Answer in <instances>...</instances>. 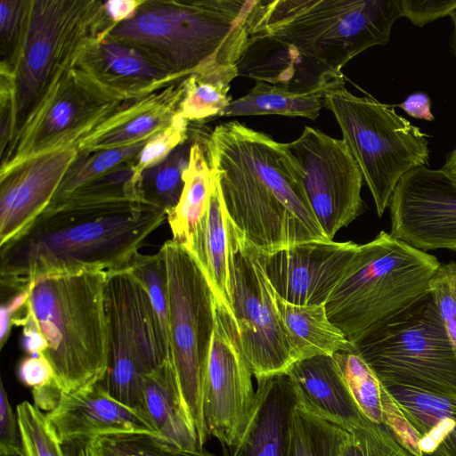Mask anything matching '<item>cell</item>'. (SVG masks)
Returning a JSON list of instances; mask_svg holds the SVG:
<instances>
[{
    "label": "cell",
    "instance_id": "1",
    "mask_svg": "<svg viewBox=\"0 0 456 456\" xmlns=\"http://www.w3.org/2000/svg\"><path fill=\"white\" fill-rule=\"evenodd\" d=\"M166 218L144 202L47 208L0 246L2 294L10 297L45 276L127 268Z\"/></svg>",
    "mask_w": 456,
    "mask_h": 456
},
{
    "label": "cell",
    "instance_id": "2",
    "mask_svg": "<svg viewBox=\"0 0 456 456\" xmlns=\"http://www.w3.org/2000/svg\"><path fill=\"white\" fill-rule=\"evenodd\" d=\"M232 224L269 253L330 241L284 159L280 142L237 121L218 125L205 141Z\"/></svg>",
    "mask_w": 456,
    "mask_h": 456
},
{
    "label": "cell",
    "instance_id": "3",
    "mask_svg": "<svg viewBox=\"0 0 456 456\" xmlns=\"http://www.w3.org/2000/svg\"><path fill=\"white\" fill-rule=\"evenodd\" d=\"M258 0L143 1L104 37L134 47L176 81L214 64H237L249 45Z\"/></svg>",
    "mask_w": 456,
    "mask_h": 456
},
{
    "label": "cell",
    "instance_id": "4",
    "mask_svg": "<svg viewBox=\"0 0 456 456\" xmlns=\"http://www.w3.org/2000/svg\"><path fill=\"white\" fill-rule=\"evenodd\" d=\"M401 18L399 0H258L250 38L281 48L289 77L294 64L340 71L365 50L388 43Z\"/></svg>",
    "mask_w": 456,
    "mask_h": 456
},
{
    "label": "cell",
    "instance_id": "5",
    "mask_svg": "<svg viewBox=\"0 0 456 456\" xmlns=\"http://www.w3.org/2000/svg\"><path fill=\"white\" fill-rule=\"evenodd\" d=\"M105 271L38 278L12 322H30L45 337L42 354L63 394L101 382L108 364Z\"/></svg>",
    "mask_w": 456,
    "mask_h": 456
},
{
    "label": "cell",
    "instance_id": "6",
    "mask_svg": "<svg viewBox=\"0 0 456 456\" xmlns=\"http://www.w3.org/2000/svg\"><path fill=\"white\" fill-rule=\"evenodd\" d=\"M112 25L100 1H28L15 52L1 62V94L11 107L9 147L85 46Z\"/></svg>",
    "mask_w": 456,
    "mask_h": 456
},
{
    "label": "cell",
    "instance_id": "7",
    "mask_svg": "<svg viewBox=\"0 0 456 456\" xmlns=\"http://www.w3.org/2000/svg\"><path fill=\"white\" fill-rule=\"evenodd\" d=\"M441 263L381 231L360 244L325 303L327 315L354 346L429 292Z\"/></svg>",
    "mask_w": 456,
    "mask_h": 456
},
{
    "label": "cell",
    "instance_id": "8",
    "mask_svg": "<svg viewBox=\"0 0 456 456\" xmlns=\"http://www.w3.org/2000/svg\"><path fill=\"white\" fill-rule=\"evenodd\" d=\"M324 107L334 114L381 217L400 180L416 167H428V134L399 115L394 105L350 93L342 71L330 77Z\"/></svg>",
    "mask_w": 456,
    "mask_h": 456
},
{
    "label": "cell",
    "instance_id": "9",
    "mask_svg": "<svg viewBox=\"0 0 456 456\" xmlns=\"http://www.w3.org/2000/svg\"><path fill=\"white\" fill-rule=\"evenodd\" d=\"M159 251L167 274L170 355L203 447L208 437L203 385L216 322V297L203 269L183 244L169 240Z\"/></svg>",
    "mask_w": 456,
    "mask_h": 456
},
{
    "label": "cell",
    "instance_id": "10",
    "mask_svg": "<svg viewBox=\"0 0 456 456\" xmlns=\"http://www.w3.org/2000/svg\"><path fill=\"white\" fill-rule=\"evenodd\" d=\"M382 384L456 396V353L428 292L355 345Z\"/></svg>",
    "mask_w": 456,
    "mask_h": 456
},
{
    "label": "cell",
    "instance_id": "11",
    "mask_svg": "<svg viewBox=\"0 0 456 456\" xmlns=\"http://www.w3.org/2000/svg\"><path fill=\"white\" fill-rule=\"evenodd\" d=\"M107 273L108 364L101 383L114 399L146 417L145 377L170 357L168 340L145 287L129 267Z\"/></svg>",
    "mask_w": 456,
    "mask_h": 456
},
{
    "label": "cell",
    "instance_id": "12",
    "mask_svg": "<svg viewBox=\"0 0 456 456\" xmlns=\"http://www.w3.org/2000/svg\"><path fill=\"white\" fill-rule=\"evenodd\" d=\"M229 219V218H228ZM230 307L256 379L285 374L297 361L258 250L229 220Z\"/></svg>",
    "mask_w": 456,
    "mask_h": 456
},
{
    "label": "cell",
    "instance_id": "13",
    "mask_svg": "<svg viewBox=\"0 0 456 456\" xmlns=\"http://www.w3.org/2000/svg\"><path fill=\"white\" fill-rule=\"evenodd\" d=\"M280 146L317 221L333 240L363 209V176L355 159L342 139L310 126Z\"/></svg>",
    "mask_w": 456,
    "mask_h": 456
},
{
    "label": "cell",
    "instance_id": "14",
    "mask_svg": "<svg viewBox=\"0 0 456 456\" xmlns=\"http://www.w3.org/2000/svg\"><path fill=\"white\" fill-rule=\"evenodd\" d=\"M122 102L74 66L56 82L1 156L0 175L45 151L78 143Z\"/></svg>",
    "mask_w": 456,
    "mask_h": 456
},
{
    "label": "cell",
    "instance_id": "15",
    "mask_svg": "<svg viewBox=\"0 0 456 456\" xmlns=\"http://www.w3.org/2000/svg\"><path fill=\"white\" fill-rule=\"evenodd\" d=\"M252 370L240 347L231 311L216 299V322L203 385L202 411L208 436L223 448L242 436L256 403Z\"/></svg>",
    "mask_w": 456,
    "mask_h": 456
},
{
    "label": "cell",
    "instance_id": "16",
    "mask_svg": "<svg viewBox=\"0 0 456 456\" xmlns=\"http://www.w3.org/2000/svg\"><path fill=\"white\" fill-rule=\"evenodd\" d=\"M390 234L429 251H456V179L442 168L408 172L389 202Z\"/></svg>",
    "mask_w": 456,
    "mask_h": 456
},
{
    "label": "cell",
    "instance_id": "17",
    "mask_svg": "<svg viewBox=\"0 0 456 456\" xmlns=\"http://www.w3.org/2000/svg\"><path fill=\"white\" fill-rule=\"evenodd\" d=\"M360 244L311 241L265 253L264 271L274 292L300 305L325 304L347 272Z\"/></svg>",
    "mask_w": 456,
    "mask_h": 456
},
{
    "label": "cell",
    "instance_id": "18",
    "mask_svg": "<svg viewBox=\"0 0 456 456\" xmlns=\"http://www.w3.org/2000/svg\"><path fill=\"white\" fill-rule=\"evenodd\" d=\"M382 386V425L395 441L412 456H456L455 395Z\"/></svg>",
    "mask_w": 456,
    "mask_h": 456
},
{
    "label": "cell",
    "instance_id": "19",
    "mask_svg": "<svg viewBox=\"0 0 456 456\" xmlns=\"http://www.w3.org/2000/svg\"><path fill=\"white\" fill-rule=\"evenodd\" d=\"M79 155L78 143H70L0 175V246L21 233L44 212Z\"/></svg>",
    "mask_w": 456,
    "mask_h": 456
},
{
    "label": "cell",
    "instance_id": "20",
    "mask_svg": "<svg viewBox=\"0 0 456 456\" xmlns=\"http://www.w3.org/2000/svg\"><path fill=\"white\" fill-rule=\"evenodd\" d=\"M46 418L61 444L118 433L158 435L142 413L114 399L101 382L62 394Z\"/></svg>",
    "mask_w": 456,
    "mask_h": 456
},
{
    "label": "cell",
    "instance_id": "21",
    "mask_svg": "<svg viewBox=\"0 0 456 456\" xmlns=\"http://www.w3.org/2000/svg\"><path fill=\"white\" fill-rule=\"evenodd\" d=\"M184 79L122 102L78 142L81 153L120 148L147 141L166 129L178 113Z\"/></svg>",
    "mask_w": 456,
    "mask_h": 456
},
{
    "label": "cell",
    "instance_id": "22",
    "mask_svg": "<svg viewBox=\"0 0 456 456\" xmlns=\"http://www.w3.org/2000/svg\"><path fill=\"white\" fill-rule=\"evenodd\" d=\"M77 66L123 102L177 82L134 47L103 34L85 46Z\"/></svg>",
    "mask_w": 456,
    "mask_h": 456
},
{
    "label": "cell",
    "instance_id": "23",
    "mask_svg": "<svg viewBox=\"0 0 456 456\" xmlns=\"http://www.w3.org/2000/svg\"><path fill=\"white\" fill-rule=\"evenodd\" d=\"M297 405L348 433L368 419L351 395L333 355L300 359L285 373Z\"/></svg>",
    "mask_w": 456,
    "mask_h": 456
},
{
    "label": "cell",
    "instance_id": "24",
    "mask_svg": "<svg viewBox=\"0 0 456 456\" xmlns=\"http://www.w3.org/2000/svg\"><path fill=\"white\" fill-rule=\"evenodd\" d=\"M256 403L238 443L224 456H289L292 414L297 400L286 374L256 379Z\"/></svg>",
    "mask_w": 456,
    "mask_h": 456
},
{
    "label": "cell",
    "instance_id": "25",
    "mask_svg": "<svg viewBox=\"0 0 456 456\" xmlns=\"http://www.w3.org/2000/svg\"><path fill=\"white\" fill-rule=\"evenodd\" d=\"M144 412L158 436L183 450H203L184 402L171 355L146 375Z\"/></svg>",
    "mask_w": 456,
    "mask_h": 456
},
{
    "label": "cell",
    "instance_id": "26",
    "mask_svg": "<svg viewBox=\"0 0 456 456\" xmlns=\"http://www.w3.org/2000/svg\"><path fill=\"white\" fill-rule=\"evenodd\" d=\"M214 174L206 208L190 242L184 246L206 273L217 301L231 311L229 219L215 171Z\"/></svg>",
    "mask_w": 456,
    "mask_h": 456
},
{
    "label": "cell",
    "instance_id": "27",
    "mask_svg": "<svg viewBox=\"0 0 456 456\" xmlns=\"http://www.w3.org/2000/svg\"><path fill=\"white\" fill-rule=\"evenodd\" d=\"M336 72L323 73L319 82L308 88H291L258 80L247 94L231 101L217 118L281 115L314 120L324 107V91Z\"/></svg>",
    "mask_w": 456,
    "mask_h": 456
},
{
    "label": "cell",
    "instance_id": "28",
    "mask_svg": "<svg viewBox=\"0 0 456 456\" xmlns=\"http://www.w3.org/2000/svg\"><path fill=\"white\" fill-rule=\"evenodd\" d=\"M275 303L297 360L355 351V346L330 321L325 304L294 305L276 293Z\"/></svg>",
    "mask_w": 456,
    "mask_h": 456
},
{
    "label": "cell",
    "instance_id": "29",
    "mask_svg": "<svg viewBox=\"0 0 456 456\" xmlns=\"http://www.w3.org/2000/svg\"><path fill=\"white\" fill-rule=\"evenodd\" d=\"M215 174L209 166L206 149L194 142L184 173V187L177 205L167 214L174 240L187 245L206 208Z\"/></svg>",
    "mask_w": 456,
    "mask_h": 456
},
{
    "label": "cell",
    "instance_id": "30",
    "mask_svg": "<svg viewBox=\"0 0 456 456\" xmlns=\"http://www.w3.org/2000/svg\"><path fill=\"white\" fill-rule=\"evenodd\" d=\"M238 75L237 64L209 65L191 74L184 78L178 114L188 122L216 118L231 102L228 92Z\"/></svg>",
    "mask_w": 456,
    "mask_h": 456
},
{
    "label": "cell",
    "instance_id": "31",
    "mask_svg": "<svg viewBox=\"0 0 456 456\" xmlns=\"http://www.w3.org/2000/svg\"><path fill=\"white\" fill-rule=\"evenodd\" d=\"M193 143L188 139L163 160L140 174L137 191L142 202L160 208L167 214L177 205L184 187V173L190 165Z\"/></svg>",
    "mask_w": 456,
    "mask_h": 456
},
{
    "label": "cell",
    "instance_id": "32",
    "mask_svg": "<svg viewBox=\"0 0 456 456\" xmlns=\"http://www.w3.org/2000/svg\"><path fill=\"white\" fill-rule=\"evenodd\" d=\"M349 433L297 405L289 456H341Z\"/></svg>",
    "mask_w": 456,
    "mask_h": 456
},
{
    "label": "cell",
    "instance_id": "33",
    "mask_svg": "<svg viewBox=\"0 0 456 456\" xmlns=\"http://www.w3.org/2000/svg\"><path fill=\"white\" fill-rule=\"evenodd\" d=\"M149 140L92 153L80 152L63 177L48 207L64 200L81 186L117 167L133 161Z\"/></svg>",
    "mask_w": 456,
    "mask_h": 456
},
{
    "label": "cell",
    "instance_id": "34",
    "mask_svg": "<svg viewBox=\"0 0 456 456\" xmlns=\"http://www.w3.org/2000/svg\"><path fill=\"white\" fill-rule=\"evenodd\" d=\"M333 357L360 410L372 422L382 425L383 386L378 376L356 351L337 353Z\"/></svg>",
    "mask_w": 456,
    "mask_h": 456
},
{
    "label": "cell",
    "instance_id": "35",
    "mask_svg": "<svg viewBox=\"0 0 456 456\" xmlns=\"http://www.w3.org/2000/svg\"><path fill=\"white\" fill-rule=\"evenodd\" d=\"M94 456H215L206 450L177 448L158 435L142 432L118 433L95 438Z\"/></svg>",
    "mask_w": 456,
    "mask_h": 456
},
{
    "label": "cell",
    "instance_id": "36",
    "mask_svg": "<svg viewBox=\"0 0 456 456\" xmlns=\"http://www.w3.org/2000/svg\"><path fill=\"white\" fill-rule=\"evenodd\" d=\"M16 413L22 442L20 456H65L62 444L42 410L23 401L17 405Z\"/></svg>",
    "mask_w": 456,
    "mask_h": 456
},
{
    "label": "cell",
    "instance_id": "37",
    "mask_svg": "<svg viewBox=\"0 0 456 456\" xmlns=\"http://www.w3.org/2000/svg\"><path fill=\"white\" fill-rule=\"evenodd\" d=\"M128 267L145 287L152 306L167 338V274L160 252L158 251L153 255L137 253Z\"/></svg>",
    "mask_w": 456,
    "mask_h": 456
},
{
    "label": "cell",
    "instance_id": "38",
    "mask_svg": "<svg viewBox=\"0 0 456 456\" xmlns=\"http://www.w3.org/2000/svg\"><path fill=\"white\" fill-rule=\"evenodd\" d=\"M341 456H412L383 426L367 419L349 433Z\"/></svg>",
    "mask_w": 456,
    "mask_h": 456
},
{
    "label": "cell",
    "instance_id": "39",
    "mask_svg": "<svg viewBox=\"0 0 456 456\" xmlns=\"http://www.w3.org/2000/svg\"><path fill=\"white\" fill-rule=\"evenodd\" d=\"M429 293L456 353V262L439 265L430 280Z\"/></svg>",
    "mask_w": 456,
    "mask_h": 456
},
{
    "label": "cell",
    "instance_id": "40",
    "mask_svg": "<svg viewBox=\"0 0 456 456\" xmlns=\"http://www.w3.org/2000/svg\"><path fill=\"white\" fill-rule=\"evenodd\" d=\"M187 132L188 121L177 113L173 122L151 138L131 162L137 179L144 169L160 162L175 147L187 141Z\"/></svg>",
    "mask_w": 456,
    "mask_h": 456
},
{
    "label": "cell",
    "instance_id": "41",
    "mask_svg": "<svg viewBox=\"0 0 456 456\" xmlns=\"http://www.w3.org/2000/svg\"><path fill=\"white\" fill-rule=\"evenodd\" d=\"M28 1L2 0L0 3L1 62H8L17 47Z\"/></svg>",
    "mask_w": 456,
    "mask_h": 456
},
{
    "label": "cell",
    "instance_id": "42",
    "mask_svg": "<svg viewBox=\"0 0 456 456\" xmlns=\"http://www.w3.org/2000/svg\"><path fill=\"white\" fill-rule=\"evenodd\" d=\"M401 17L424 27L456 11V0H399Z\"/></svg>",
    "mask_w": 456,
    "mask_h": 456
},
{
    "label": "cell",
    "instance_id": "43",
    "mask_svg": "<svg viewBox=\"0 0 456 456\" xmlns=\"http://www.w3.org/2000/svg\"><path fill=\"white\" fill-rule=\"evenodd\" d=\"M22 442L17 413L3 383L0 385V456H20Z\"/></svg>",
    "mask_w": 456,
    "mask_h": 456
},
{
    "label": "cell",
    "instance_id": "44",
    "mask_svg": "<svg viewBox=\"0 0 456 456\" xmlns=\"http://www.w3.org/2000/svg\"><path fill=\"white\" fill-rule=\"evenodd\" d=\"M17 374L20 380L32 389L55 381L53 368L43 354L28 355L21 359Z\"/></svg>",
    "mask_w": 456,
    "mask_h": 456
},
{
    "label": "cell",
    "instance_id": "45",
    "mask_svg": "<svg viewBox=\"0 0 456 456\" xmlns=\"http://www.w3.org/2000/svg\"><path fill=\"white\" fill-rule=\"evenodd\" d=\"M408 116L432 122L435 116L431 111V99L424 92H415L409 94L401 103L396 105Z\"/></svg>",
    "mask_w": 456,
    "mask_h": 456
},
{
    "label": "cell",
    "instance_id": "46",
    "mask_svg": "<svg viewBox=\"0 0 456 456\" xmlns=\"http://www.w3.org/2000/svg\"><path fill=\"white\" fill-rule=\"evenodd\" d=\"M144 0H110L102 2L107 18L114 24L132 18Z\"/></svg>",
    "mask_w": 456,
    "mask_h": 456
},
{
    "label": "cell",
    "instance_id": "47",
    "mask_svg": "<svg viewBox=\"0 0 456 456\" xmlns=\"http://www.w3.org/2000/svg\"><path fill=\"white\" fill-rule=\"evenodd\" d=\"M21 346L28 355L42 354L47 348V341L43 334L30 322L22 325Z\"/></svg>",
    "mask_w": 456,
    "mask_h": 456
},
{
    "label": "cell",
    "instance_id": "48",
    "mask_svg": "<svg viewBox=\"0 0 456 456\" xmlns=\"http://www.w3.org/2000/svg\"><path fill=\"white\" fill-rule=\"evenodd\" d=\"M94 439H78L62 444L65 456H94L93 443Z\"/></svg>",
    "mask_w": 456,
    "mask_h": 456
},
{
    "label": "cell",
    "instance_id": "49",
    "mask_svg": "<svg viewBox=\"0 0 456 456\" xmlns=\"http://www.w3.org/2000/svg\"><path fill=\"white\" fill-rule=\"evenodd\" d=\"M441 168L456 179V147L447 153Z\"/></svg>",
    "mask_w": 456,
    "mask_h": 456
},
{
    "label": "cell",
    "instance_id": "50",
    "mask_svg": "<svg viewBox=\"0 0 456 456\" xmlns=\"http://www.w3.org/2000/svg\"><path fill=\"white\" fill-rule=\"evenodd\" d=\"M449 17L452 24V30L449 39V46L456 60V11H454Z\"/></svg>",
    "mask_w": 456,
    "mask_h": 456
}]
</instances>
